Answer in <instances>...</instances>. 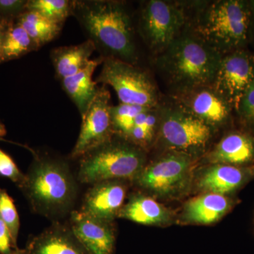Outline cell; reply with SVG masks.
Here are the masks:
<instances>
[{
	"label": "cell",
	"mask_w": 254,
	"mask_h": 254,
	"mask_svg": "<svg viewBox=\"0 0 254 254\" xmlns=\"http://www.w3.org/2000/svg\"><path fill=\"white\" fill-rule=\"evenodd\" d=\"M31 151L33 161L18 189L33 211L59 222L73 211L78 195L77 178L63 159Z\"/></svg>",
	"instance_id": "6da1fadb"
},
{
	"label": "cell",
	"mask_w": 254,
	"mask_h": 254,
	"mask_svg": "<svg viewBox=\"0 0 254 254\" xmlns=\"http://www.w3.org/2000/svg\"><path fill=\"white\" fill-rule=\"evenodd\" d=\"M88 40L114 58L136 65L138 53L133 25L124 2L112 0L73 1L72 13Z\"/></svg>",
	"instance_id": "7a4b0ae2"
},
{
	"label": "cell",
	"mask_w": 254,
	"mask_h": 254,
	"mask_svg": "<svg viewBox=\"0 0 254 254\" xmlns=\"http://www.w3.org/2000/svg\"><path fill=\"white\" fill-rule=\"evenodd\" d=\"M222 56L185 28L166 50L158 55L156 67L173 94L197 87L211 86Z\"/></svg>",
	"instance_id": "3957f363"
},
{
	"label": "cell",
	"mask_w": 254,
	"mask_h": 254,
	"mask_svg": "<svg viewBox=\"0 0 254 254\" xmlns=\"http://www.w3.org/2000/svg\"><path fill=\"white\" fill-rule=\"evenodd\" d=\"M197 7L193 31L222 55L245 49L252 36L250 1L218 0Z\"/></svg>",
	"instance_id": "277c9868"
},
{
	"label": "cell",
	"mask_w": 254,
	"mask_h": 254,
	"mask_svg": "<svg viewBox=\"0 0 254 254\" xmlns=\"http://www.w3.org/2000/svg\"><path fill=\"white\" fill-rule=\"evenodd\" d=\"M78 160L76 178L88 185L108 180L135 181L146 164L144 150L116 134Z\"/></svg>",
	"instance_id": "5b68a950"
},
{
	"label": "cell",
	"mask_w": 254,
	"mask_h": 254,
	"mask_svg": "<svg viewBox=\"0 0 254 254\" xmlns=\"http://www.w3.org/2000/svg\"><path fill=\"white\" fill-rule=\"evenodd\" d=\"M158 133L164 147L190 156L200 153L208 144L214 130L176 102L159 105Z\"/></svg>",
	"instance_id": "8992f818"
},
{
	"label": "cell",
	"mask_w": 254,
	"mask_h": 254,
	"mask_svg": "<svg viewBox=\"0 0 254 254\" xmlns=\"http://www.w3.org/2000/svg\"><path fill=\"white\" fill-rule=\"evenodd\" d=\"M96 82L111 86L120 103L145 108H156L160 105V96L154 82L136 65L104 58Z\"/></svg>",
	"instance_id": "52a82bcc"
},
{
	"label": "cell",
	"mask_w": 254,
	"mask_h": 254,
	"mask_svg": "<svg viewBox=\"0 0 254 254\" xmlns=\"http://www.w3.org/2000/svg\"><path fill=\"white\" fill-rule=\"evenodd\" d=\"M187 22L182 3L150 0L143 3L140 11L138 29L147 46L159 55L181 34Z\"/></svg>",
	"instance_id": "ba28073f"
},
{
	"label": "cell",
	"mask_w": 254,
	"mask_h": 254,
	"mask_svg": "<svg viewBox=\"0 0 254 254\" xmlns=\"http://www.w3.org/2000/svg\"><path fill=\"white\" fill-rule=\"evenodd\" d=\"M192 156L186 153L169 150L148 165H145L135 182L142 190L159 196H170L186 187Z\"/></svg>",
	"instance_id": "9c48e42d"
},
{
	"label": "cell",
	"mask_w": 254,
	"mask_h": 254,
	"mask_svg": "<svg viewBox=\"0 0 254 254\" xmlns=\"http://www.w3.org/2000/svg\"><path fill=\"white\" fill-rule=\"evenodd\" d=\"M110 92L106 87H99L94 100L82 118L77 141L70 158L78 159L82 155L110 140L115 134L111 120Z\"/></svg>",
	"instance_id": "30bf717a"
},
{
	"label": "cell",
	"mask_w": 254,
	"mask_h": 254,
	"mask_svg": "<svg viewBox=\"0 0 254 254\" xmlns=\"http://www.w3.org/2000/svg\"><path fill=\"white\" fill-rule=\"evenodd\" d=\"M254 80V55L245 49L222 56L211 86L236 110Z\"/></svg>",
	"instance_id": "8fae6325"
},
{
	"label": "cell",
	"mask_w": 254,
	"mask_h": 254,
	"mask_svg": "<svg viewBox=\"0 0 254 254\" xmlns=\"http://www.w3.org/2000/svg\"><path fill=\"white\" fill-rule=\"evenodd\" d=\"M173 100L213 130L231 120L233 107L212 86L173 94Z\"/></svg>",
	"instance_id": "7c38bea8"
},
{
	"label": "cell",
	"mask_w": 254,
	"mask_h": 254,
	"mask_svg": "<svg viewBox=\"0 0 254 254\" xmlns=\"http://www.w3.org/2000/svg\"><path fill=\"white\" fill-rule=\"evenodd\" d=\"M127 183L122 180H108L90 185L80 211L103 221L113 222L125 205Z\"/></svg>",
	"instance_id": "4fadbf2b"
},
{
	"label": "cell",
	"mask_w": 254,
	"mask_h": 254,
	"mask_svg": "<svg viewBox=\"0 0 254 254\" xmlns=\"http://www.w3.org/2000/svg\"><path fill=\"white\" fill-rule=\"evenodd\" d=\"M113 224L73 210L68 226L88 254H114L116 237Z\"/></svg>",
	"instance_id": "5bb4252c"
},
{
	"label": "cell",
	"mask_w": 254,
	"mask_h": 254,
	"mask_svg": "<svg viewBox=\"0 0 254 254\" xmlns=\"http://www.w3.org/2000/svg\"><path fill=\"white\" fill-rule=\"evenodd\" d=\"M25 254H89L68 225L53 222L28 242Z\"/></svg>",
	"instance_id": "9a60e30c"
},
{
	"label": "cell",
	"mask_w": 254,
	"mask_h": 254,
	"mask_svg": "<svg viewBox=\"0 0 254 254\" xmlns=\"http://www.w3.org/2000/svg\"><path fill=\"white\" fill-rule=\"evenodd\" d=\"M253 175L254 168L213 164L200 177L198 187L205 193L225 195L240 190Z\"/></svg>",
	"instance_id": "2e32d148"
},
{
	"label": "cell",
	"mask_w": 254,
	"mask_h": 254,
	"mask_svg": "<svg viewBox=\"0 0 254 254\" xmlns=\"http://www.w3.org/2000/svg\"><path fill=\"white\" fill-rule=\"evenodd\" d=\"M213 164L245 167L254 163V135L247 131L230 132L209 155Z\"/></svg>",
	"instance_id": "e0dca14e"
},
{
	"label": "cell",
	"mask_w": 254,
	"mask_h": 254,
	"mask_svg": "<svg viewBox=\"0 0 254 254\" xmlns=\"http://www.w3.org/2000/svg\"><path fill=\"white\" fill-rule=\"evenodd\" d=\"M103 60V56L91 60L79 72L61 80L64 91L76 105L81 117L86 113L98 93L99 87L97 86V82L93 81V75Z\"/></svg>",
	"instance_id": "ac0fdd59"
},
{
	"label": "cell",
	"mask_w": 254,
	"mask_h": 254,
	"mask_svg": "<svg viewBox=\"0 0 254 254\" xmlns=\"http://www.w3.org/2000/svg\"><path fill=\"white\" fill-rule=\"evenodd\" d=\"M233 200L226 195L205 193L187 203L184 218L200 225H210L218 222L230 211Z\"/></svg>",
	"instance_id": "d6986e66"
},
{
	"label": "cell",
	"mask_w": 254,
	"mask_h": 254,
	"mask_svg": "<svg viewBox=\"0 0 254 254\" xmlns=\"http://www.w3.org/2000/svg\"><path fill=\"white\" fill-rule=\"evenodd\" d=\"M118 218L126 219L140 225H158L166 223L170 211L151 197L143 193L131 195L123 205Z\"/></svg>",
	"instance_id": "ffe728a7"
},
{
	"label": "cell",
	"mask_w": 254,
	"mask_h": 254,
	"mask_svg": "<svg viewBox=\"0 0 254 254\" xmlns=\"http://www.w3.org/2000/svg\"><path fill=\"white\" fill-rule=\"evenodd\" d=\"M95 50L94 43L88 39L76 46L59 47L52 50L50 58L57 76L62 80L79 72L90 63Z\"/></svg>",
	"instance_id": "44dd1931"
},
{
	"label": "cell",
	"mask_w": 254,
	"mask_h": 254,
	"mask_svg": "<svg viewBox=\"0 0 254 254\" xmlns=\"http://www.w3.org/2000/svg\"><path fill=\"white\" fill-rule=\"evenodd\" d=\"M38 49L39 48L36 43L22 26L16 19L12 20L5 30L0 52V63L18 59Z\"/></svg>",
	"instance_id": "7402d4cb"
},
{
	"label": "cell",
	"mask_w": 254,
	"mask_h": 254,
	"mask_svg": "<svg viewBox=\"0 0 254 254\" xmlns=\"http://www.w3.org/2000/svg\"><path fill=\"white\" fill-rule=\"evenodd\" d=\"M38 48L53 41L59 35L63 25L50 21L41 15L26 10L16 18Z\"/></svg>",
	"instance_id": "603a6c76"
},
{
	"label": "cell",
	"mask_w": 254,
	"mask_h": 254,
	"mask_svg": "<svg viewBox=\"0 0 254 254\" xmlns=\"http://www.w3.org/2000/svg\"><path fill=\"white\" fill-rule=\"evenodd\" d=\"M73 1L68 0H28L26 10L36 12L50 21L63 25L72 13Z\"/></svg>",
	"instance_id": "cb8c5ba5"
},
{
	"label": "cell",
	"mask_w": 254,
	"mask_h": 254,
	"mask_svg": "<svg viewBox=\"0 0 254 254\" xmlns=\"http://www.w3.org/2000/svg\"><path fill=\"white\" fill-rule=\"evenodd\" d=\"M146 108H148L123 103L112 106L111 120L115 134L125 138L131 131L135 119Z\"/></svg>",
	"instance_id": "d4e9b609"
},
{
	"label": "cell",
	"mask_w": 254,
	"mask_h": 254,
	"mask_svg": "<svg viewBox=\"0 0 254 254\" xmlns=\"http://www.w3.org/2000/svg\"><path fill=\"white\" fill-rule=\"evenodd\" d=\"M0 218L9 229L15 248L18 249L17 240L20 229V220L14 200L6 190L0 187Z\"/></svg>",
	"instance_id": "484cf974"
},
{
	"label": "cell",
	"mask_w": 254,
	"mask_h": 254,
	"mask_svg": "<svg viewBox=\"0 0 254 254\" xmlns=\"http://www.w3.org/2000/svg\"><path fill=\"white\" fill-rule=\"evenodd\" d=\"M235 111L247 131L254 135V80L241 98Z\"/></svg>",
	"instance_id": "4316f807"
},
{
	"label": "cell",
	"mask_w": 254,
	"mask_h": 254,
	"mask_svg": "<svg viewBox=\"0 0 254 254\" xmlns=\"http://www.w3.org/2000/svg\"><path fill=\"white\" fill-rule=\"evenodd\" d=\"M0 176L9 179L19 188L25 180L23 173L10 155L0 149Z\"/></svg>",
	"instance_id": "83f0119b"
},
{
	"label": "cell",
	"mask_w": 254,
	"mask_h": 254,
	"mask_svg": "<svg viewBox=\"0 0 254 254\" xmlns=\"http://www.w3.org/2000/svg\"><path fill=\"white\" fill-rule=\"evenodd\" d=\"M27 0H0V18L2 19H16L26 11Z\"/></svg>",
	"instance_id": "f1b7e54d"
},
{
	"label": "cell",
	"mask_w": 254,
	"mask_h": 254,
	"mask_svg": "<svg viewBox=\"0 0 254 254\" xmlns=\"http://www.w3.org/2000/svg\"><path fill=\"white\" fill-rule=\"evenodd\" d=\"M15 248L11 234L6 224L0 218V254H11Z\"/></svg>",
	"instance_id": "f546056e"
},
{
	"label": "cell",
	"mask_w": 254,
	"mask_h": 254,
	"mask_svg": "<svg viewBox=\"0 0 254 254\" xmlns=\"http://www.w3.org/2000/svg\"><path fill=\"white\" fill-rule=\"evenodd\" d=\"M12 21V20H11ZM11 21L3 19L0 23V52H1V43H2L3 37H4L5 30Z\"/></svg>",
	"instance_id": "4dcf8cb0"
},
{
	"label": "cell",
	"mask_w": 254,
	"mask_h": 254,
	"mask_svg": "<svg viewBox=\"0 0 254 254\" xmlns=\"http://www.w3.org/2000/svg\"><path fill=\"white\" fill-rule=\"evenodd\" d=\"M251 11H252V31L254 29V0L250 1Z\"/></svg>",
	"instance_id": "1f68e13d"
},
{
	"label": "cell",
	"mask_w": 254,
	"mask_h": 254,
	"mask_svg": "<svg viewBox=\"0 0 254 254\" xmlns=\"http://www.w3.org/2000/svg\"><path fill=\"white\" fill-rule=\"evenodd\" d=\"M6 129L4 124L0 122V140L2 139L3 137L6 136Z\"/></svg>",
	"instance_id": "d6a6232c"
},
{
	"label": "cell",
	"mask_w": 254,
	"mask_h": 254,
	"mask_svg": "<svg viewBox=\"0 0 254 254\" xmlns=\"http://www.w3.org/2000/svg\"><path fill=\"white\" fill-rule=\"evenodd\" d=\"M11 254H25L24 250H20L19 248H18L16 250H14V252Z\"/></svg>",
	"instance_id": "836d02e7"
},
{
	"label": "cell",
	"mask_w": 254,
	"mask_h": 254,
	"mask_svg": "<svg viewBox=\"0 0 254 254\" xmlns=\"http://www.w3.org/2000/svg\"><path fill=\"white\" fill-rule=\"evenodd\" d=\"M2 18H0V23H1V21H2Z\"/></svg>",
	"instance_id": "e575fe53"
},
{
	"label": "cell",
	"mask_w": 254,
	"mask_h": 254,
	"mask_svg": "<svg viewBox=\"0 0 254 254\" xmlns=\"http://www.w3.org/2000/svg\"></svg>",
	"instance_id": "d590c367"
}]
</instances>
